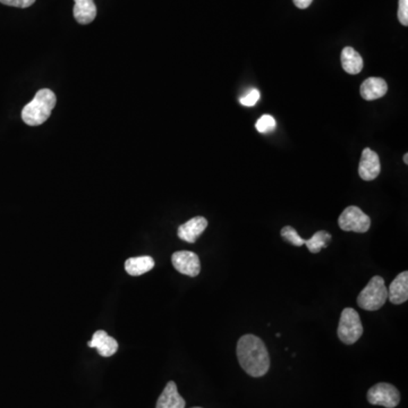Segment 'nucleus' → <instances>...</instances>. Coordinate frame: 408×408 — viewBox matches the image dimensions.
Masks as SVG:
<instances>
[{"mask_svg":"<svg viewBox=\"0 0 408 408\" xmlns=\"http://www.w3.org/2000/svg\"><path fill=\"white\" fill-rule=\"evenodd\" d=\"M277 126L276 119L272 115H263L261 118L256 122V131L262 134H267V133H272L274 131V128Z\"/></svg>","mask_w":408,"mask_h":408,"instance_id":"nucleus-19","label":"nucleus"},{"mask_svg":"<svg viewBox=\"0 0 408 408\" xmlns=\"http://www.w3.org/2000/svg\"><path fill=\"white\" fill-rule=\"evenodd\" d=\"M185 399L178 393L177 386L174 381H169L162 391L156 408H185Z\"/></svg>","mask_w":408,"mask_h":408,"instance_id":"nucleus-12","label":"nucleus"},{"mask_svg":"<svg viewBox=\"0 0 408 408\" xmlns=\"http://www.w3.org/2000/svg\"><path fill=\"white\" fill-rule=\"evenodd\" d=\"M388 92V85L384 78H370L361 85V96L366 101L380 99Z\"/></svg>","mask_w":408,"mask_h":408,"instance_id":"nucleus-13","label":"nucleus"},{"mask_svg":"<svg viewBox=\"0 0 408 408\" xmlns=\"http://www.w3.org/2000/svg\"><path fill=\"white\" fill-rule=\"evenodd\" d=\"M208 227V220L204 217H194L178 228L177 235L181 240L193 244L197 242L203 231Z\"/></svg>","mask_w":408,"mask_h":408,"instance_id":"nucleus-9","label":"nucleus"},{"mask_svg":"<svg viewBox=\"0 0 408 408\" xmlns=\"http://www.w3.org/2000/svg\"><path fill=\"white\" fill-rule=\"evenodd\" d=\"M331 240V235L326 231H319L315 233L310 240H305V245L309 249L310 252H320L322 249L328 247V243Z\"/></svg>","mask_w":408,"mask_h":408,"instance_id":"nucleus-17","label":"nucleus"},{"mask_svg":"<svg viewBox=\"0 0 408 408\" xmlns=\"http://www.w3.org/2000/svg\"><path fill=\"white\" fill-rule=\"evenodd\" d=\"M260 91L256 89H252V90L247 92L244 97L240 98V105H243L245 107H253L256 106L258 101L260 100Z\"/></svg>","mask_w":408,"mask_h":408,"instance_id":"nucleus-20","label":"nucleus"},{"mask_svg":"<svg viewBox=\"0 0 408 408\" xmlns=\"http://www.w3.org/2000/svg\"><path fill=\"white\" fill-rule=\"evenodd\" d=\"M154 267V260L151 256H137L131 258L125 262V270L131 276H141L152 270Z\"/></svg>","mask_w":408,"mask_h":408,"instance_id":"nucleus-16","label":"nucleus"},{"mask_svg":"<svg viewBox=\"0 0 408 408\" xmlns=\"http://www.w3.org/2000/svg\"><path fill=\"white\" fill-rule=\"evenodd\" d=\"M193 408H201V407H193Z\"/></svg>","mask_w":408,"mask_h":408,"instance_id":"nucleus-25","label":"nucleus"},{"mask_svg":"<svg viewBox=\"0 0 408 408\" xmlns=\"http://www.w3.org/2000/svg\"><path fill=\"white\" fill-rule=\"evenodd\" d=\"M172 265L179 274L188 277H197L201 272V262L195 253L190 251L175 252L172 256Z\"/></svg>","mask_w":408,"mask_h":408,"instance_id":"nucleus-7","label":"nucleus"},{"mask_svg":"<svg viewBox=\"0 0 408 408\" xmlns=\"http://www.w3.org/2000/svg\"><path fill=\"white\" fill-rule=\"evenodd\" d=\"M237 359L244 371L253 378L263 377L270 369L268 349L254 335L240 337L237 343Z\"/></svg>","mask_w":408,"mask_h":408,"instance_id":"nucleus-1","label":"nucleus"},{"mask_svg":"<svg viewBox=\"0 0 408 408\" xmlns=\"http://www.w3.org/2000/svg\"><path fill=\"white\" fill-rule=\"evenodd\" d=\"M398 19L404 26L408 25V0H399Z\"/></svg>","mask_w":408,"mask_h":408,"instance_id":"nucleus-21","label":"nucleus"},{"mask_svg":"<svg viewBox=\"0 0 408 408\" xmlns=\"http://www.w3.org/2000/svg\"><path fill=\"white\" fill-rule=\"evenodd\" d=\"M0 3L6 5V6L28 8L35 3V0H0Z\"/></svg>","mask_w":408,"mask_h":408,"instance_id":"nucleus-22","label":"nucleus"},{"mask_svg":"<svg viewBox=\"0 0 408 408\" xmlns=\"http://www.w3.org/2000/svg\"><path fill=\"white\" fill-rule=\"evenodd\" d=\"M295 6L299 10H305L313 3V0H293Z\"/></svg>","mask_w":408,"mask_h":408,"instance_id":"nucleus-23","label":"nucleus"},{"mask_svg":"<svg viewBox=\"0 0 408 408\" xmlns=\"http://www.w3.org/2000/svg\"><path fill=\"white\" fill-rule=\"evenodd\" d=\"M368 402L371 405L395 408L398 406L399 402H400V393L396 387L393 384L380 382L369 390Z\"/></svg>","mask_w":408,"mask_h":408,"instance_id":"nucleus-6","label":"nucleus"},{"mask_svg":"<svg viewBox=\"0 0 408 408\" xmlns=\"http://www.w3.org/2000/svg\"><path fill=\"white\" fill-rule=\"evenodd\" d=\"M56 94L49 89L39 90L35 99L28 103L22 110V119L28 126H39L44 124L56 106Z\"/></svg>","mask_w":408,"mask_h":408,"instance_id":"nucleus-2","label":"nucleus"},{"mask_svg":"<svg viewBox=\"0 0 408 408\" xmlns=\"http://www.w3.org/2000/svg\"><path fill=\"white\" fill-rule=\"evenodd\" d=\"M340 229L355 233H366L371 227V219L359 206H347L338 218Z\"/></svg>","mask_w":408,"mask_h":408,"instance_id":"nucleus-5","label":"nucleus"},{"mask_svg":"<svg viewBox=\"0 0 408 408\" xmlns=\"http://www.w3.org/2000/svg\"><path fill=\"white\" fill-rule=\"evenodd\" d=\"M281 234L284 240L292 244L294 247H302L305 244V240L299 236V233L295 231V228L292 227V226H285L281 229Z\"/></svg>","mask_w":408,"mask_h":408,"instance_id":"nucleus-18","label":"nucleus"},{"mask_svg":"<svg viewBox=\"0 0 408 408\" xmlns=\"http://www.w3.org/2000/svg\"><path fill=\"white\" fill-rule=\"evenodd\" d=\"M404 162H405L406 165L408 163V154L405 153V156H404Z\"/></svg>","mask_w":408,"mask_h":408,"instance_id":"nucleus-24","label":"nucleus"},{"mask_svg":"<svg viewBox=\"0 0 408 408\" xmlns=\"http://www.w3.org/2000/svg\"><path fill=\"white\" fill-rule=\"evenodd\" d=\"M342 65L347 74L356 75L363 69V58L354 48L345 47L342 51Z\"/></svg>","mask_w":408,"mask_h":408,"instance_id":"nucleus-15","label":"nucleus"},{"mask_svg":"<svg viewBox=\"0 0 408 408\" xmlns=\"http://www.w3.org/2000/svg\"><path fill=\"white\" fill-rule=\"evenodd\" d=\"M380 159L378 153L372 151L370 148H365L362 152L360 161L359 174L363 181H371L380 175Z\"/></svg>","mask_w":408,"mask_h":408,"instance_id":"nucleus-8","label":"nucleus"},{"mask_svg":"<svg viewBox=\"0 0 408 408\" xmlns=\"http://www.w3.org/2000/svg\"><path fill=\"white\" fill-rule=\"evenodd\" d=\"M337 335L340 342L346 345H353L361 338L363 335V326L360 314L355 310L352 308L344 309L340 315Z\"/></svg>","mask_w":408,"mask_h":408,"instance_id":"nucleus-4","label":"nucleus"},{"mask_svg":"<svg viewBox=\"0 0 408 408\" xmlns=\"http://www.w3.org/2000/svg\"><path fill=\"white\" fill-rule=\"evenodd\" d=\"M87 346L91 348H97L100 355L103 357H110L114 355L118 349V343L115 338H112L106 331L98 330L94 332L91 342L87 343Z\"/></svg>","mask_w":408,"mask_h":408,"instance_id":"nucleus-10","label":"nucleus"},{"mask_svg":"<svg viewBox=\"0 0 408 408\" xmlns=\"http://www.w3.org/2000/svg\"><path fill=\"white\" fill-rule=\"evenodd\" d=\"M73 14L80 24L87 25L94 22L97 16V7L94 0H74Z\"/></svg>","mask_w":408,"mask_h":408,"instance_id":"nucleus-14","label":"nucleus"},{"mask_svg":"<svg viewBox=\"0 0 408 408\" xmlns=\"http://www.w3.org/2000/svg\"><path fill=\"white\" fill-rule=\"evenodd\" d=\"M388 299L398 305L407 302L408 299V272H402L393 279L388 288Z\"/></svg>","mask_w":408,"mask_h":408,"instance_id":"nucleus-11","label":"nucleus"},{"mask_svg":"<svg viewBox=\"0 0 408 408\" xmlns=\"http://www.w3.org/2000/svg\"><path fill=\"white\" fill-rule=\"evenodd\" d=\"M388 301V290L384 279L380 276H374L357 296V304L365 311H378Z\"/></svg>","mask_w":408,"mask_h":408,"instance_id":"nucleus-3","label":"nucleus"}]
</instances>
